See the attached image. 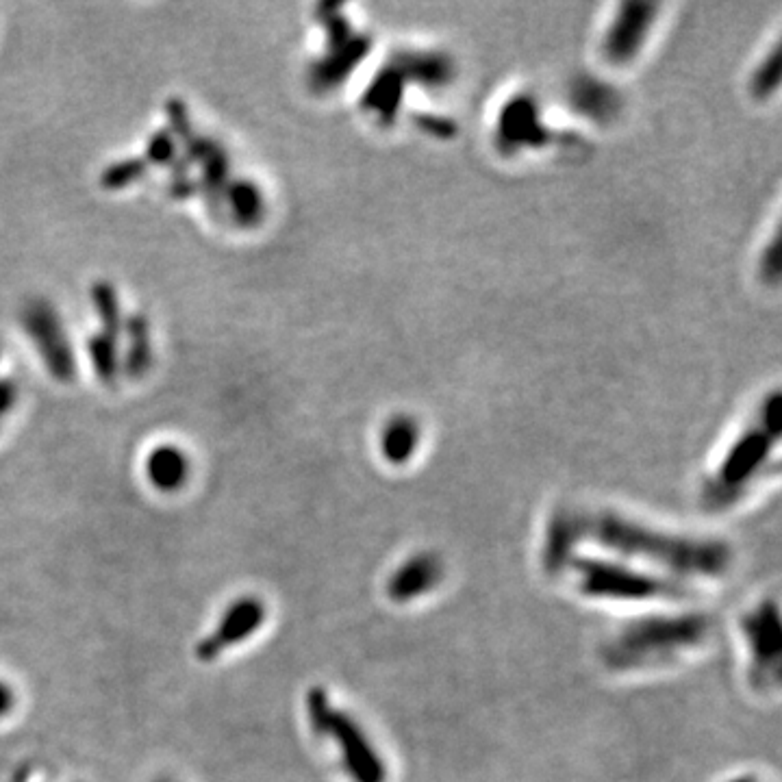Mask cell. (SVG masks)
<instances>
[{"label": "cell", "mask_w": 782, "mask_h": 782, "mask_svg": "<svg viewBox=\"0 0 782 782\" xmlns=\"http://www.w3.org/2000/svg\"><path fill=\"white\" fill-rule=\"evenodd\" d=\"M263 622H266V604L259 598L246 596L235 600L220 617L216 630L200 641L196 650L198 659H218L224 650H231L239 641H246L248 637L255 635Z\"/></svg>", "instance_id": "cell-5"}, {"label": "cell", "mask_w": 782, "mask_h": 782, "mask_svg": "<svg viewBox=\"0 0 782 782\" xmlns=\"http://www.w3.org/2000/svg\"><path fill=\"white\" fill-rule=\"evenodd\" d=\"M743 633L750 639L754 676L767 683L778 680L780 659H782V630L780 617L774 604H763L752 615L743 620Z\"/></svg>", "instance_id": "cell-6"}, {"label": "cell", "mask_w": 782, "mask_h": 782, "mask_svg": "<svg viewBox=\"0 0 782 782\" xmlns=\"http://www.w3.org/2000/svg\"><path fill=\"white\" fill-rule=\"evenodd\" d=\"M307 720L315 735L329 737L337 743L352 782H387L385 761L374 750L370 737L350 715L339 711L320 687H313L307 693Z\"/></svg>", "instance_id": "cell-3"}, {"label": "cell", "mask_w": 782, "mask_h": 782, "mask_svg": "<svg viewBox=\"0 0 782 782\" xmlns=\"http://www.w3.org/2000/svg\"><path fill=\"white\" fill-rule=\"evenodd\" d=\"M767 448V433H752L750 437H743L720 468V476H717L715 485L711 487V502L733 500L737 491L743 489V485L759 470L761 461L767 457Z\"/></svg>", "instance_id": "cell-7"}, {"label": "cell", "mask_w": 782, "mask_h": 782, "mask_svg": "<svg viewBox=\"0 0 782 782\" xmlns=\"http://www.w3.org/2000/svg\"><path fill=\"white\" fill-rule=\"evenodd\" d=\"M146 474L155 489L174 491L187 478V457L176 446H159L146 461Z\"/></svg>", "instance_id": "cell-9"}, {"label": "cell", "mask_w": 782, "mask_h": 782, "mask_svg": "<svg viewBox=\"0 0 782 782\" xmlns=\"http://www.w3.org/2000/svg\"><path fill=\"white\" fill-rule=\"evenodd\" d=\"M415 446H418V431H415L411 422L400 420L385 431L383 452L391 463H405L413 454Z\"/></svg>", "instance_id": "cell-10"}, {"label": "cell", "mask_w": 782, "mask_h": 782, "mask_svg": "<svg viewBox=\"0 0 782 782\" xmlns=\"http://www.w3.org/2000/svg\"><path fill=\"white\" fill-rule=\"evenodd\" d=\"M16 706V693L11 689L5 680H0V720L7 717Z\"/></svg>", "instance_id": "cell-11"}, {"label": "cell", "mask_w": 782, "mask_h": 782, "mask_svg": "<svg viewBox=\"0 0 782 782\" xmlns=\"http://www.w3.org/2000/svg\"><path fill=\"white\" fill-rule=\"evenodd\" d=\"M580 589L591 598L609 600H654V598H680L685 589L672 580L643 574L630 567L600 559H580L574 563Z\"/></svg>", "instance_id": "cell-4"}, {"label": "cell", "mask_w": 782, "mask_h": 782, "mask_svg": "<svg viewBox=\"0 0 782 782\" xmlns=\"http://www.w3.org/2000/svg\"><path fill=\"white\" fill-rule=\"evenodd\" d=\"M711 633V620L700 613L646 617L622 628L602 648V661L611 670H637L691 650Z\"/></svg>", "instance_id": "cell-2"}, {"label": "cell", "mask_w": 782, "mask_h": 782, "mask_svg": "<svg viewBox=\"0 0 782 782\" xmlns=\"http://www.w3.org/2000/svg\"><path fill=\"white\" fill-rule=\"evenodd\" d=\"M733 782H754V780H750V778H737V780H733Z\"/></svg>", "instance_id": "cell-12"}, {"label": "cell", "mask_w": 782, "mask_h": 782, "mask_svg": "<svg viewBox=\"0 0 782 782\" xmlns=\"http://www.w3.org/2000/svg\"><path fill=\"white\" fill-rule=\"evenodd\" d=\"M441 576H444V563L437 554H415L389 578L387 594L394 602H411L437 587Z\"/></svg>", "instance_id": "cell-8"}, {"label": "cell", "mask_w": 782, "mask_h": 782, "mask_svg": "<svg viewBox=\"0 0 782 782\" xmlns=\"http://www.w3.org/2000/svg\"><path fill=\"white\" fill-rule=\"evenodd\" d=\"M570 522L576 544L594 541L611 552L663 565L683 576H724L733 563V550L724 541L659 533L617 513H570Z\"/></svg>", "instance_id": "cell-1"}, {"label": "cell", "mask_w": 782, "mask_h": 782, "mask_svg": "<svg viewBox=\"0 0 782 782\" xmlns=\"http://www.w3.org/2000/svg\"><path fill=\"white\" fill-rule=\"evenodd\" d=\"M161 782H168V780H161Z\"/></svg>", "instance_id": "cell-13"}]
</instances>
